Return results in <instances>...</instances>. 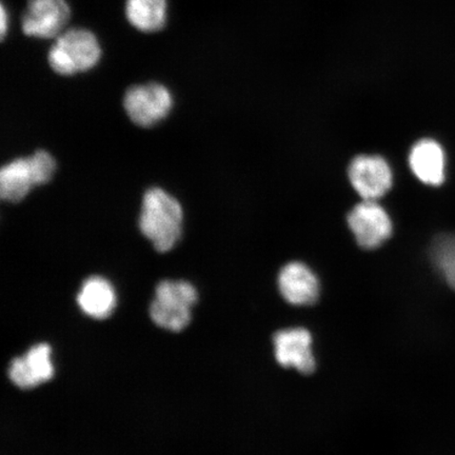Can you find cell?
Returning <instances> with one entry per match:
<instances>
[{
	"label": "cell",
	"mask_w": 455,
	"mask_h": 455,
	"mask_svg": "<svg viewBox=\"0 0 455 455\" xmlns=\"http://www.w3.org/2000/svg\"><path fill=\"white\" fill-rule=\"evenodd\" d=\"M183 208L178 199L161 188L145 193L140 216V229L156 251L164 253L173 249L183 230Z\"/></svg>",
	"instance_id": "6da1fadb"
},
{
	"label": "cell",
	"mask_w": 455,
	"mask_h": 455,
	"mask_svg": "<svg viewBox=\"0 0 455 455\" xmlns=\"http://www.w3.org/2000/svg\"><path fill=\"white\" fill-rule=\"evenodd\" d=\"M48 53L52 70L62 76L93 69L101 59V47L93 32L83 28L65 30Z\"/></svg>",
	"instance_id": "7a4b0ae2"
},
{
	"label": "cell",
	"mask_w": 455,
	"mask_h": 455,
	"mask_svg": "<svg viewBox=\"0 0 455 455\" xmlns=\"http://www.w3.org/2000/svg\"><path fill=\"white\" fill-rule=\"evenodd\" d=\"M173 106L168 88L156 83L133 85L124 99V107L131 121L140 127L156 126L166 118Z\"/></svg>",
	"instance_id": "3957f363"
},
{
	"label": "cell",
	"mask_w": 455,
	"mask_h": 455,
	"mask_svg": "<svg viewBox=\"0 0 455 455\" xmlns=\"http://www.w3.org/2000/svg\"><path fill=\"white\" fill-rule=\"evenodd\" d=\"M70 17L66 0H28L21 16V30L28 37L57 38L65 31Z\"/></svg>",
	"instance_id": "277c9868"
},
{
	"label": "cell",
	"mask_w": 455,
	"mask_h": 455,
	"mask_svg": "<svg viewBox=\"0 0 455 455\" xmlns=\"http://www.w3.org/2000/svg\"><path fill=\"white\" fill-rule=\"evenodd\" d=\"M347 221L358 246L363 249H377L391 236V220L377 201H363L356 204Z\"/></svg>",
	"instance_id": "5b68a950"
},
{
	"label": "cell",
	"mask_w": 455,
	"mask_h": 455,
	"mask_svg": "<svg viewBox=\"0 0 455 455\" xmlns=\"http://www.w3.org/2000/svg\"><path fill=\"white\" fill-rule=\"evenodd\" d=\"M352 187L363 201H377L392 187L388 163L377 156H360L351 162L348 170Z\"/></svg>",
	"instance_id": "8992f818"
},
{
	"label": "cell",
	"mask_w": 455,
	"mask_h": 455,
	"mask_svg": "<svg viewBox=\"0 0 455 455\" xmlns=\"http://www.w3.org/2000/svg\"><path fill=\"white\" fill-rule=\"evenodd\" d=\"M273 345L276 361L281 366L295 368L304 374L315 371V360L312 352V337L308 330H281L273 338Z\"/></svg>",
	"instance_id": "52a82bcc"
},
{
	"label": "cell",
	"mask_w": 455,
	"mask_h": 455,
	"mask_svg": "<svg viewBox=\"0 0 455 455\" xmlns=\"http://www.w3.org/2000/svg\"><path fill=\"white\" fill-rule=\"evenodd\" d=\"M278 289L289 304L312 305L320 295V282L309 267L292 261L284 266L278 275Z\"/></svg>",
	"instance_id": "ba28073f"
},
{
	"label": "cell",
	"mask_w": 455,
	"mask_h": 455,
	"mask_svg": "<svg viewBox=\"0 0 455 455\" xmlns=\"http://www.w3.org/2000/svg\"><path fill=\"white\" fill-rule=\"evenodd\" d=\"M51 348L47 344L32 347L24 357L14 358L9 369L11 380L21 389L34 388L52 379Z\"/></svg>",
	"instance_id": "9c48e42d"
},
{
	"label": "cell",
	"mask_w": 455,
	"mask_h": 455,
	"mask_svg": "<svg viewBox=\"0 0 455 455\" xmlns=\"http://www.w3.org/2000/svg\"><path fill=\"white\" fill-rule=\"evenodd\" d=\"M409 164L414 175L426 185L440 186L445 180V152L435 140L418 141L409 155Z\"/></svg>",
	"instance_id": "30bf717a"
},
{
	"label": "cell",
	"mask_w": 455,
	"mask_h": 455,
	"mask_svg": "<svg viewBox=\"0 0 455 455\" xmlns=\"http://www.w3.org/2000/svg\"><path fill=\"white\" fill-rule=\"evenodd\" d=\"M36 186L39 185L30 157L14 159L0 172V196L4 201L19 203Z\"/></svg>",
	"instance_id": "8fae6325"
},
{
	"label": "cell",
	"mask_w": 455,
	"mask_h": 455,
	"mask_svg": "<svg viewBox=\"0 0 455 455\" xmlns=\"http://www.w3.org/2000/svg\"><path fill=\"white\" fill-rule=\"evenodd\" d=\"M77 303L85 315L104 320L116 305V294L110 282L100 276L89 277L77 295Z\"/></svg>",
	"instance_id": "7c38bea8"
},
{
	"label": "cell",
	"mask_w": 455,
	"mask_h": 455,
	"mask_svg": "<svg viewBox=\"0 0 455 455\" xmlns=\"http://www.w3.org/2000/svg\"><path fill=\"white\" fill-rule=\"evenodd\" d=\"M124 10L130 25L140 32L156 33L167 25V0H126Z\"/></svg>",
	"instance_id": "4fadbf2b"
},
{
	"label": "cell",
	"mask_w": 455,
	"mask_h": 455,
	"mask_svg": "<svg viewBox=\"0 0 455 455\" xmlns=\"http://www.w3.org/2000/svg\"><path fill=\"white\" fill-rule=\"evenodd\" d=\"M430 256L443 280L455 290V233L436 236L431 243Z\"/></svg>",
	"instance_id": "5bb4252c"
},
{
	"label": "cell",
	"mask_w": 455,
	"mask_h": 455,
	"mask_svg": "<svg viewBox=\"0 0 455 455\" xmlns=\"http://www.w3.org/2000/svg\"><path fill=\"white\" fill-rule=\"evenodd\" d=\"M152 321L157 326L171 330V331H180L185 329L191 321L190 308L187 307L163 303L155 299L150 307Z\"/></svg>",
	"instance_id": "9a60e30c"
},
{
	"label": "cell",
	"mask_w": 455,
	"mask_h": 455,
	"mask_svg": "<svg viewBox=\"0 0 455 455\" xmlns=\"http://www.w3.org/2000/svg\"><path fill=\"white\" fill-rule=\"evenodd\" d=\"M156 299L190 308L197 300L196 289L185 281H163L157 284Z\"/></svg>",
	"instance_id": "2e32d148"
},
{
	"label": "cell",
	"mask_w": 455,
	"mask_h": 455,
	"mask_svg": "<svg viewBox=\"0 0 455 455\" xmlns=\"http://www.w3.org/2000/svg\"><path fill=\"white\" fill-rule=\"evenodd\" d=\"M0 11H2V17H0V26H2V27H0V30H2V37L4 39L9 32L10 14L8 12L7 8H5V5L4 4H2V9H0Z\"/></svg>",
	"instance_id": "e0dca14e"
}]
</instances>
